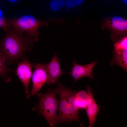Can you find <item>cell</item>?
I'll return each instance as SVG.
<instances>
[{
	"mask_svg": "<svg viewBox=\"0 0 127 127\" xmlns=\"http://www.w3.org/2000/svg\"><path fill=\"white\" fill-rule=\"evenodd\" d=\"M6 32V34L0 42V49L9 64L23 58L25 52L32 49L34 42L38 41L30 35H24L8 24Z\"/></svg>",
	"mask_w": 127,
	"mask_h": 127,
	"instance_id": "6da1fadb",
	"label": "cell"
},
{
	"mask_svg": "<svg viewBox=\"0 0 127 127\" xmlns=\"http://www.w3.org/2000/svg\"><path fill=\"white\" fill-rule=\"evenodd\" d=\"M55 89L60 97L59 113L57 125L64 123H71L75 121L83 126L79 117V111L76 108L75 103L77 92L69 88L58 82Z\"/></svg>",
	"mask_w": 127,
	"mask_h": 127,
	"instance_id": "7a4b0ae2",
	"label": "cell"
},
{
	"mask_svg": "<svg viewBox=\"0 0 127 127\" xmlns=\"http://www.w3.org/2000/svg\"><path fill=\"white\" fill-rule=\"evenodd\" d=\"M55 89H48L46 93H38L36 95L38 97V104L32 109L38 111L39 115L43 116L47 122L52 127L57 125L58 118L59 101L56 97Z\"/></svg>",
	"mask_w": 127,
	"mask_h": 127,
	"instance_id": "3957f363",
	"label": "cell"
},
{
	"mask_svg": "<svg viewBox=\"0 0 127 127\" xmlns=\"http://www.w3.org/2000/svg\"><path fill=\"white\" fill-rule=\"evenodd\" d=\"M7 21L8 24L17 31L22 33H25L38 39L40 27L43 25L48 26L49 23L48 21L40 20L30 15L9 18Z\"/></svg>",
	"mask_w": 127,
	"mask_h": 127,
	"instance_id": "277c9868",
	"label": "cell"
},
{
	"mask_svg": "<svg viewBox=\"0 0 127 127\" xmlns=\"http://www.w3.org/2000/svg\"><path fill=\"white\" fill-rule=\"evenodd\" d=\"M102 27L103 29L107 28L111 31L110 36L115 43L127 36V20L120 16L105 19Z\"/></svg>",
	"mask_w": 127,
	"mask_h": 127,
	"instance_id": "5b68a950",
	"label": "cell"
},
{
	"mask_svg": "<svg viewBox=\"0 0 127 127\" xmlns=\"http://www.w3.org/2000/svg\"><path fill=\"white\" fill-rule=\"evenodd\" d=\"M117 65L127 71V37L125 36L115 42L111 66Z\"/></svg>",
	"mask_w": 127,
	"mask_h": 127,
	"instance_id": "8992f818",
	"label": "cell"
},
{
	"mask_svg": "<svg viewBox=\"0 0 127 127\" xmlns=\"http://www.w3.org/2000/svg\"><path fill=\"white\" fill-rule=\"evenodd\" d=\"M34 65L35 64L30 63L28 60H24L19 63L16 71V74L25 87L27 99L30 96L29 86L32 75V68Z\"/></svg>",
	"mask_w": 127,
	"mask_h": 127,
	"instance_id": "52a82bcc",
	"label": "cell"
},
{
	"mask_svg": "<svg viewBox=\"0 0 127 127\" xmlns=\"http://www.w3.org/2000/svg\"><path fill=\"white\" fill-rule=\"evenodd\" d=\"M35 69L32 74V90L30 92L32 96L36 95L46 83L48 75L45 64L38 63L35 65Z\"/></svg>",
	"mask_w": 127,
	"mask_h": 127,
	"instance_id": "ba28073f",
	"label": "cell"
},
{
	"mask_svg": "<svg viewBox=\"0 0 127 127\" xmlns=\"http://www.w3.org/2000/svg\"><path fill=\"white\" fill-rule=\"evenodd\" d=\"M98 62V61H95L87 64L81 65L78 64L75 60L73 62L72 67L69 75L74 79L75 83L84 77H87L92 79L94 77L93 68Z\"/></svg>",
	"mask_w": 127,
	"mask_h": 127,
	"instance_id": "9c48e42d",
	"label": "cell"
},
{
	"mask_svg": "<svg viewBox=\"0 0 127 127\" xmlns=\"http://www.w3.org/2000/svg\"><path fill=\"white\" fill-rule=\"evenodd\" d=\"M45 65L48 75L46 83L48 85L57 83L59 78L65 73L61 68L59 59L56 53L51 61Z\"/></svg>",
	"mask_w": 127,
	"mask_h": 127,
	"instance_id": "30bf717a",
	"label": "cell"
},
{
	"mask_svg": "<svg viewBox=\"0 0 127 127\" xmlns=\"http://www.w3.org/2000/svg\"><path fill=\"white\" fill-rule=\"evenodd\" d=\"M86 94L87 107L86 110L89 120V127H91L95 126L96 122L99 108L94 98L92 91L87 90Z\"/></svg>",
	"mask_w": 127,
	"mask_h": 127,
	"instance_id": "8fae6325",
	"label": "cell"
},
{
	"mask_svg": "<svg viewBox=\"0 0 127 127\" xmlns=\"http://www.w3.org/2000/svg\"><path fill=\"white\" fill-rule=\"evenodd\" d=\"M65 3V0H51L47 10L50 16H56L62 12Z\"/></svg>",
	"mask_w": 127,
	"mask_h": 127,
	"instance_id": "7c38bea8",
	"label": "cell"
},
{
	"mask_svg": "<svg viewBox=\"0 0 127 127\" xmlns=\"http://www.w3.org/2000/svg\"><path fill=\"white\" fill-rule=\"evenodd\" d=\"M6 58L0 49V77L4 79L5 82L8 83L11 79L8 75V73L12 70L6 67Z\"/></svg>",
	"mask_w": 127,
	"mask_h": 127,
	"instance_id": "4fadbf2b",
	"label": "cell"
},
{
	"mask_svg": "<svg viewBox=\"0 0 127 127\" xmlns=\"http://www.w3.org/2000/svg\"><path fill=\"white\" fill-rule=\"evenodd\" d=\"M86 92L83 90L77 92L75 103L77 109H85L87 107Z\"/></svg>",
	"mask_w": 127,
	"mask_h": 127,
	"instance_id": "5bb4252c",
	"label": "cell"
},
{
	"mask_svg": "<svg viewBox=\"0 0 127 127\" xmlns=\"http://www.w3.org/2000/svg\"><path fill=\"white\" fill-rule=\"evenodd\" d=\"M85 0H66L62 12L65 15H69L75 7L82 4Z\"/></svg>",
	"mask_w": 127,
	"mask_h": 127,
	"instance_id": "9a60e30c",
	"label": "cell"
},
{
	"mask_svg": "<svg viewBox=\"0 0 127 127\" xmlns=\"http://www.w3.org/2000/svg\"><path fill=\"white\" fill-rule=\"evenodd\" d=\"M0 27L3 28L6 31L7 30L8 28L7 21L1 16H0Z\"/></svg>",
	"mask_w": 127,
	"mask_h": 127,
	"instance_id": "2e32d148",
	"label": "cell"
},
{
	"mask_svg": "<svg viewBox=\"0 0 127 127\" xmlns=\"http://www.w3.org/2000/svg\"><path fill=\"white\" fill-rule=\"evenodd\" d=\"M8 1L11 3H14L16 2L18 0H8Z\"/></svg>",
	"mask_w": 127,
	"mask_h": 127,
	"instance_id": "e0dca14e",
	"label": "cell"
},
{
	"mask_svg": "<svg viewBox=\"0 0 127 127\" xmlns=\"http://www.w3.org/2000/svg\"><path fill=\"white\" fill-rule=\"evenodd\" d=\"M126 4H127V0H122Z\"/></svg>",
	"mask_w": 127,
	"mask_h": 127,
	"instance_id": "ac0fdd59",
	"label": "cell"
}]
</instances>
